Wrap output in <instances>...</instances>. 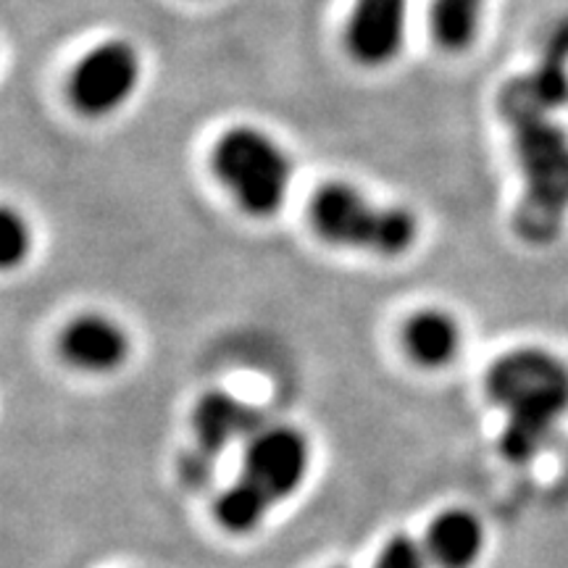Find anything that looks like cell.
<instances>
[{
    "label": "cell",
    "mask_w": 568,
    "mask_h": 568,
    "mask_svg": "<svg viewBox=\"0 0 568 568\" xmlns=\"http://www.w3.org/2000/svg\"><path fill=\"white\" fill-rule=\"evenodd\" d=\"M487 393L503 410L500 450L514 464H529L556 435L568 410V368L539 347H518L487 372Z\"/></svg>",
    "instance_id": "1"
},
{
    "label": "cell",
    "mask_w": 568,
    "mask_h": 568,
    "mask_svg": "<svg viewBox=\"0 0 568 568\" xmlns=\"http://www.w3.org/2000/svg\"><path fill=\"white\" fill-rule=\"evenodd\" d=\"M514 145L524 174L516 232L529 245H548L564 230L568 213V138L539 119L514 126Z\"/></svg>",
    "instance_id": "2"
},
{
    "label": "cell",
    "mask_w": 568,
    "mask_h": 568,
    "mask_svg": "<svg viewBox=\"0 0 568 568\" xmlns=\"http://www.w3.org/2000/svg\"><path fill=\"white\" fill-rule=\"evenodd\" d=\"M311 224L329 245L395 258L416 243V219L406 209L374 205L345 182H329L311 197Z\"/></svg>",
    "instance_id": "3"
},
{
    "label": "cell",
    "mask_w": 568,
    "mask_h": 568,
    "mask_svg": "<svg viewBox=\"0 0 568 568\" xmlns=\"http://www.w3.org/2000/svg\"><path fill=\"white\" fill-rule=\"evenodd\" d=\"M213 172L240 209L255 219H266L282 209L293 166L272 138L253 126H237L213 148Z\"/></svg>",
    "instance_id": "4"
},
{
    "label": "cell",
    "mask_w": 568,
    "mask_h": 568,
    "mask_svg": "<svg viewBox=\"0 0 568 568\" xmlns=\"http://www.w3.org/2000/svg\"><path fill=\"white\" fill-rule=\"evenodd\" d=\"M308 468L311 445L303 432L293 426H268L247 439L240 477L276 506L301 489Z\"/></svg>",
    "instance_id": "5"
},
{
    "label": "cell",
    "mask_w": 568,
    "mask_h": 568,
    "mask_svg": "<svg viewBox=\"0 0 568 568\" xmlns=\"http://www.w3.org/2000/svg\"><path fill=\"white\" fill-rule=\"evenodd\" d=\"M140 82V55L130 42L98 45L71 74V101L88 116H105L130 101Z\"/></svg>",
    "instance_id": "6"
},
{
    "label": "cell",
    "mask_w": 568,
    "mask_h": 568,
    "mask_svg": "<svg viewBox=\"0 0 568 568\" xmlns=\"http://www.w3.org/2000/svg\"><path fill=\"white\" fill-rule=\"evenodd\" d=\"M566 59H568V27L552 40L550 51L545 53L542 63L529 74L516 77L508 82L500 92V116L506 119L510 126L539 122L548 119L550 111L568 101V74H566Z\"/></svg>",
    "instance_id": "7"
},
{
    "label": "cell",
    "mask_w": 568,
    "mask_h": 568,
    "mask_svg": "<svg viewBox=\"0 0 568 568\" xmlns=\"http://www.w3.org/2000/svg\"><path fill=\"white\" fill-rule=\"evenodd\" d=\"M408 0H355L347 48L364 67H385L403 48Z\"/></svg>",
    "instance_id": "8"
},
{
    "label": "cell",
    "mask_w": 568,
    "mask_h": 568,
    "mask_svg": "<svg viewBox=\"0 0 568 568\" xmlns=\"http://www.w3.org/2000/svg\"><path fill=\"white\" fill-rule=\"evenodd\" d=\"M61 358L88 374H111L124 366L130 337L116 322L101 314L77 316L59 337Z\"/></svg>",
    "instance_id": "9"
},
{
    "label": "cell",
    "mask_w": 568,
    "mask_h": 568,
    "mask_svg": "<svg viewBox=\"0 0 568 568\" xmlns=\"http://www.w3.org/2000/svg\"><path fill=\"white\" fill-rule=\"evenodd\" d=\"M426 552L437 568H471L485 550V527L471 510L450 508L426 531Z\"/></svg>",
    "instance_id": "10"
},
{
    "label": "cell",
    "mask_w": 568,
    "mask_h": 568,
    "mask_svg": "<svg viewBox=\"0 0 568 568\" xmlns=\"http://www.w3.org/2000/svg\"><path fill=\"white\" fill-rule=\"evenodd\" d=\"M403 345L416 366L435 372V368H445L456 361L460 351V329L450 314L426 308L408 318L406 329H403Z\"/></svg>",
    "instance_id": "11"
},
{
    "label": "cell",
    "mask_w": 568,
    "mask_h": 568,
    "mask_svg": "<svg viewBox=\"0 0 568 568\" xmlns=\"http://www.w3.org/2000/svg\"><path fill=\"white\" fill-rule=\"evenodd\" d=\"M253 408L240 403L237 397L224 393H211L197 403L193 414L195 435L201 439L203 447L211 453L222 450L232 443V439L247 435L253 429Z\"/></svg>",
    "instance_id": "12"
},
{
    "label": "cell",
    "mask_w": 568,
    "mask_h": 568,
    "mask_svg": "<svg viewBox=\"0 0 568 568\" xmlns=\"http://www.w3.org/2000/svg\"><path fill=\"white\" fill-rule=\"evenodd\" d=\"M272 508L274 503L266 495H261L251 481L240 477L232 487H226L219 495L216 506H213V516L222 524V529L232 531V535H247V531L261 527V521H264Z\"/></svg>",
    "instance_id": "13"
},
{
    "label": "cell",
    "mask_w": 568,
    "mask_h": 568,
    "mask_svg": "<svg viewBox=\"0 0 568 568\" xmlns=\"http://www.w3.org/2000/svg\"><path fill=\"white\" fill-rule=\"evenodd\" d=\"M485 0H435L432 3V32L445 51H464L479 30Z\"/></svg>",
    "instance_id": "14"
},
{
    "label": "cell",
    "mask_w": 568,
    "mask_h": 568,
    "mask_svg": "<svg viewBox=\"0 0 568 568\" xmlns=\"http://www.w3.org/2000/svg\"><path fill=\"white\" fill-rule=\"evenodd\" d=\"M30 245L32 234L24 216L13 209H3V213H0V264H3L6 272L24 264Z\"/></svg>",
    "instance_id": "15"
},
{
    "label": "cell",
    "mask_w": 568,
    "mask_h": 568,
    "mask_svg": "<svg viewBox=\"0 0 568 568\" xmlns=\"http://www.w3.org/2000/svg\"><path fill=\"white\" fill-rule=\"evenodd\" d=\"M432 558L426 552V545L418 542L410 535H395L387 539L385 548L374 560V568H429Z\"/></svg>",
    "instance_id": "16"
}]
</instances>
